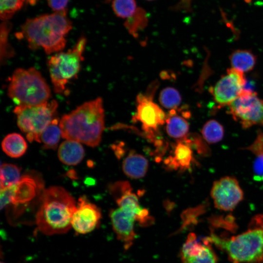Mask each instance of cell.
<instances>
[{
  "mask_svg": "<svg viewBox=\"0 0 263 263\" xmlns=\"http://www.w3.org/2000/svg\"><path fill=\"white\" fill-rule=\"evenodd\" d=\"M131 190L132 188L130 183L125 181L115 182L109 187L110 192L115 199Z\"/></svg>",
  "mask_w": 263,
  "mask_h": 263,
  "instance_id": "obj_30",
  "label": "cell"
},
{
  "mask_svg": "<svg viewBox=\"0 0 263 263\" xmlns=\"http://www.w3.org/2000/svg\"><path fill=\"white\" fill-rule=\"evenodd\" d=\"M61 136L59 120L56 117L42 132L40 137V142L42 143L44 148L55 150Z\"/></svg>",
  "mask_w": 263,
  "mask_h": 263,
  "instance_id": "obj_22",
  "label": "cell"
},
{
  "mask_svg": "<svg viewBox=\"0 0 263 263\" xmlns=\"http://www.w3.org/2000/svg\"><path fill=\"white\" fill-rule=\"evenodd\" d=\"M20 169L14 164L4 163L0 167V189L10 187L20 179Z\"/></svg>",
  "mask_w": 263,
  "mask_h": 263,
  "instance_id": "obj_25",
  "label": "cell"
},
{
  "mask_svg": "<svg viewBox=\"0 0 263 263\" xmlns=\"http://www.w3.org/2000/svg\"><path fill=\"white\" fill-rule=\"evenodd\" d=\"M8 95L17 106H31L48 101L50 87L35 68H18L10 78Z\"/></svg>",
  "mask_w": 263,
  "mask_h": 263,
  "instance_id": "obj_5",
  "label": "cell"
},
{
  "mask_svg": "<svg viewBox=\"0 0 263 263\" xmlns=\"http://www.w3.org/2000/svg\"><path fill=\"white\" fill-rule=\"evenodd\" d=\"M245 83L244 73L231 68L209 91L218 107H222L228 106L240 95Z\"/></svg>",
  "mask_w": 263,
  "mask_h": 263,
  "instance_id": "obj_10",
  "label": "cell"
},
{
  "mask_svg": "<svg viewBox=\"0 0 263 263\" xmlns=\"http://www.w3.org/2000/svg\"><path fill=\"white\" fill-rule=\"evenodd\" d=\"M148 17L146 12L141 8H137L134 14L127 19L124 25L130 34L137 37L138 33L147 25Z\"/></svg>",
  "mask_w": 263,
  "mask_h": 263,
  "instance_id": "obj_24",
  "label": "cell"
},
{
  "mask_svg": "<svg viewBox=\"0 0 263 263\" xmlns=\"http://www.w3.org/2000/svg\"><path fill=\"white\" fill-rule=\"evenodd\" d=\"M72 28V22L65 11L27 19L19 34L26 39L31 49L41 48L51 54L64 48L66 36Z\"/></svg>",
  "mask_w": 263,
  "mask_h": 263,
  "instance_id": "obj_2",
  "label": "cell"
},
{
  "mask_svg": "<svg viewBox=\"0 0 263 263\" xmlns=\"http://www.w3.org/2000/svg\"><path fill=\"white\" fill-rule=\"evenodd\" d=\"M207 238L232 263L263 262V214L254 216L241 234L228 238L212 232Z\"/></svg>",
  "mask_w": 263,
  "mask_h": 263,
  "instance_id": "obj_4",
  "label": "cell"
},
{
  "mask_svg": "<svg viewBox=\"0 0 263 263\" xmlns=\"http://www.w3.org/2000/svg\"><path fill=\"white\" fill-rule=\"evenodd\" d=\"M0 263H3V262H1Z\"/></svg>",
  "mask_w": 263,
  "mask_h": 263,
  "instance_id": "obj_35",
  "label": "cell"
},
{
  "mask_svg": "<svg viewBox=\"0 0 263 263\" xmlns=\"http://www.w3.org/2000/svg\"><path fill=\"white\" fill-rule=\"evenodd\" d=\"M229 60L232 68L244 73L253 69L257 58L250 50L238 49L230 54Z\"/></svg>",
  "mask_w": 263,
  "mask_h": 263,
  "instance_id": "obj_20",
  "label": "cell"
},
{
  "mask_svg": "<svg viewBox=\"0 0 263 263\" xmlns=\"http://www.w3.org/2000/svg\"><path fill=\"white\" fill-rule=\"evenodd\" d=\"M159 100L164 108L171 110L178 108L182 101V97L177 89L168 87L161 91Z\"/></svg>",
  "mask_w": 263,
  "mask_h": 263,
  "instance_id": "obj_26",
  "label": "cell"
},
{
  "mask_svg": "<svg viewBox=\"0 0 263 263\" xmlns=\"http://www.w3.org/2000/svg\"><path fill=\"white\" fill-rule=\"evenodd\" d=\"M37 0H0V17L2 20L10 19L14 14L19 10L26 1L34 5Z\"/></svg>",
  "mask_w": 263,
  "mask_h": 263,
  "instance_id": "obj_27",
  "label": "cell"
},
{
  "mask_svg": "<svg viewBox=\"0 0 263 263\" xmlns=\"http://www.w3.org/2000/svg\"><path fill=\"white\" fill-rule=\"evenodd\" d=\"M203 209L202 206H199L196 208L187 209L184 211L182 215L183 227L194 223L197 216L202 212Z\"/></svg>",
  "mask_w": 263,
  "mask_h": 263,
  "instance_id": "obj_31",
  "label": "cell"
},
{
  "mask_svg": "<svg viewBox=\"0 0 263 263\" xmlns=\"http://www.w3.org/2000/svg\"><path fill=\"white\" fill-rule=\"evenodd\" d=\"M57 107L55 100L35 105L16 106L14 112L18 126L29 141L40 142V135L56 118Z\"/></svg>",
  "mask_w": 263,
  "mask_h": 263,
  "instance_id": "obj_7",
  "label": "cell"
},
{
  "mask_svg": "<svg viewBox=\"0 0 263 263\" xmlns=\"http://www.w3.org/2000/svg\"><path fill=\"white\" fill-rule=\"evenodd\" d=\"M158 83L150 84L147 92L136 96V111L132 116L133 122H140L145 136L153 143L158 138L159 127L165 123L166 114L153 101V96Z\"/></svg>",
  "mask_w": 263,
  "mask_h": 263,
  "instance_id": "obj_8",
  "label": "cell"
},
{
  "mask_svg": "<svg viewBox=\"0 0 263 263\" xmlns=\"http://www.w3.org/2000/svg\"><path fill=\"white\" fill-rule=\"evenodd\" d=\"M84 150L77 141L66 140L59 146L58 150L59 159L64 164L75 166L79 164L84 156Z\"/></svg>",
  "mask_w": 263,
  "mask_h": 263,
  "instance_id": "obj_19",
  "label": "cell"
},
{
  "mask_svg": "<svg viewBox=\"0 0 263 263\" xmlns=\"http://www.w3.org/2000/svg\"><path fill=\"white\" fill-rule=\"evenodd\" d=\"M110 217L118 240L123 243L125 249H128L136 236L134 230V217L119 207L112 209Z\"/></svg>",
  "mask_w": 263,
  "mask_h": 263,
  "instance_id": "obj_15",
  "label": "cell"
},
{
  "mask_svg": "<svg viewBox=\"0 0 263 263\" xmlns=\"http://www.w3.org/2000/svg\"><path fill=\"white\" fill-rule=\"evenodd\" d=\"M207 237L199 239L189 233L181 248L180 256L182 263H217V257Z\"/></svg>",
  "mask_w": 263,
  "mask_h": 263,
  "instance_id": "obj_12",
  "label": "cell"
},
{
  "mask_svg": "<svg viewBox=\"0 0 263 263\" xmlns=\"http://www.w3.org/2000/svg\"></svg>",
  "mask_w": 263,
  "mask_h": 263,
  "instance_id": "obj_36",
  "label": "cell"
},
{
  "mask_svg": "<svg viewBox=\"0 0 263 263\" xmlns=\"http://www.w3.org/2000/svg\"><path fill=\"white\" fill-rule=\"evenodd\" d=\"M113 8L118 17L127 19L132 16L137 9L134 0H113Z\"/></svg>",
  "mask_w": 263,
  "mask_h": 263,
  "instance_id": "obj_29",
  "label": "cell"
},
{
  "mask_svg": "<svg viewBox=\"0 0 263 263\" xmlns=\"http://www.w3.org/2000/svg\"><path fill=\"white\" fill-rule=\"evenodd\" d=\"M101 218L100 209L83 196L79 198L73 213L72 227L78 234H87L97 227Z\"/></svg>",
  "mask_w": 263,
  "mask_h": 263,
  "instance_id": "obj_13",
  "label": "cell"
},
{
  "mask_svg": "<svg viewBox=\"0 0 263 263\" xmlns=\"http://www.w3.org/2000/svg\"><path fill=\"white\" fill-rule=\"evenodd\" d=\"M36 214L38 230L47 235L65 233L72 228V218L76 204L64 188L52 186L44 189Z\"/></svg>",
  "mask_w": 263,
  "mask_h": 263,
  "instance_id": "obj_3",
  "label": "cell"
},
{
  "mask_svg": "<svg viewBox=\"0 0 263 263\" xmlns=\"http://www.w3.org/2000/svg\"><path fill=\"white\" fill-rule=\"evenodd\" d=\"M193 160L192 148L182 140H177L173 154L165 159L164 163L168 169L183 172L190 168Z\"/></svg>",
  "mask_w": 263,
  "mask_h": 263,
  "instance_id": "obj_16",
  "label": "cell"
},
{
  "mask_svg": "<svg viewBox=\"0 0 263 263\" xmlns=\"http://www.w3.org/2000/svg\"><path fill=\"white\" fill-rule=\"evenodd\" d=\"M246 149L251 151L255 156L263 154V133L260 130L254 142Z\"/></svg>",
  "mask_w": 263,
  "mask_h": 263,
  "instance_id": "obj_32",
  "label": "cell"
},
{
  "mask_svg": "<svg viewBox=\"0 0 263 263\" xmlns=\"http://www.w3.org/2000/svg\"><path fill=\"white\" fill-rule=\"evenodd\" d=\"M228 113L244 129L253 125L263 127V99L249 89L242 94L228 106Z\"/></svg>",
  "mask_w": 263,
  "mask_h": 263,
  "instance_id": "obj_9",
  "label": "cell"
},
{
  "mask_svg": "<svg viewBox=\"0 0 263 263\" xmlns=\"http://www.w3.org/2000/svg\"><path fill=\"white\" fill-rule=\"evenodd\" d=\"M11 28V24L7 20L0 24V60L1 62L11 57L14 53L8 44V37Z\"/></svg>",
  "mask_w": 263,
  "mask_h": 263,
  "instance_id": "obj_28",
  "label": "cell"
},
{
  "mask_svg": "<svg viewBox=\"0 0 263 263\" xmlns=\"http://www.w3.org/2000/svg\"><path fill=\"white\" fill-rule=\"evenodd\" d=\"M181 115L179 114V108L169 110L166 114V130L168 134L177 140L184 139L188 134L189 124L186 120L185 111L181 108Z\"/></svg>",
  "mask_w": 263,
  "mask_h": 263,
  "instance_id": "obj_17",
  "label": "cell"
},
{
  "mask_svg": "<svg viewBox=\"0 0 263 263\" xmlns=\"http://www.w3.org/2000/svg\"><path fill=\"white\" fill-rule=\"evenodd\" d=\"M86 39L80 37L74 47L65 52H59L52 56L48 67L55 92L63 94L66 85L79 73L86 45Z\"/></svg>",
  "mask_w": 263,
  "mask_h": 263,
  "instance_id": "obj_6",
  "label": "cell"
},
{
  "mask_svg": "<svg viewBox=\"0 0 263 263\" xmlns=\"http://www.w3.org/2000/svg\"><path fill=\"white\" fill-rule=\"evenodd\" d=\"M105 113L101 97L86 102L59 120L61 136L66 140L95 147L100 143L105 128Z\"/></svg>",
  "mask_w": 263,
  "mask_h": 263,
  "instance_id": "obj_1",
  "label": "cell"
},
{
  "mask_svg": "<svg viewBox=\"0 0 263 263\" xmlns=\"http://www.w3.org/2000/svg\"><path fill=\"white\" fill-rule=\"evenodd\" d=\"M210 195L215 207L224 211L232 210L244 197L243 191L238 181L230 176L222 177L215 181Z\"/></svg>",
  "mask_w": 263,
  "mask_h": 263,
  "instance_id": "obj_11",
  "label": "cell"
},
{
  "mask_svg": "<svg viewBox=\"0 0 263 263\" xmlns=\"http://www.w3.org/2000/svg\"><path fill=\"white\" fill-rule=\"evenodd\" d=\"M148 160L142 155L131 151L122 163V170L126 175L132 179L143 177L148 171Z\"/></svg>",
  "mask_w": 263,
  "mask_h": 263,
  "instance_id": "obj_18",
  "label": "cell"
},
{
  "mask_svg": "<svg viewBox=\"0 0 263 263\" xmlns=\"http://www.w3.org/2000/svg\"><path fill=\"white\" fill-rule=\"evenodd\" d=\"M186 1H187L188 2H189L190 0H185Z\"/></svg>",
  "mask_w": 263,
  "mask_h": 263,
  "instance_id": "obj_34",
  "label": "cell"
},
{
  "mask_svg": "<svg viewBox=\"0 0 263 263\" xmlns=\"http://www.w3.org/2000/svg\"><path fill=\"white\" fill-rule=\"evenodd\" d=\"M3 151L13 158H18L23 155L26 151L27 145L22 135L18 133L7 135L1 143Z\"/></svg>",
  "mask_w": 263,
  "mask_h": 263,
  "instance_id": "obj_21",
  "label": "cell"
},
{
  "mask_svg": "<svg viewBox=\"0 0 263 263\" xmlns=\"http://www.w3.org/2000/svg\"><path fill=\"white\" fill-rule=\"evenodd\" d=\"M69 0H47L49 6L55 11L60 12L66 11V7Z\"/></svg>",
  "mask_w": 263,
  "mask_h": 263,
  "instance_id": "obj_33",
  "label": "cell"
},
{
  "mask_svg": "<svg viewBox=\"0 0 263 263\" xmlns=\"http://www.w3.org/2000/svg\"><path fill=\"white\" fill-rule=\"evenodd\" d=\"M37 184L29 176L21 177L15 185L0 189V208L10 203L15 206L26 204L36 196Z\"/></svg>",
  "mask_w": 263,
  "mask_h": 263,
  "instance_id": "obj_14",
  "label": "cell"
},
{
  "mask_svg": "<svg viewBox=\"0 0 263 263\" xmlns=\"http://www.w3.org/2000/svg\"><path fill=\"white\" fill-rule=\"evenodd\" d=\"M201 133L203 138L206 142L214 144L222 139L224 135V129L218 121L211 119L204 125Z\"/></svg>",
  "mask_w": 263,
  "mask_h": 263,
  "instance_id": "obj_23",
  "label": "cell"
}]
</instances>
